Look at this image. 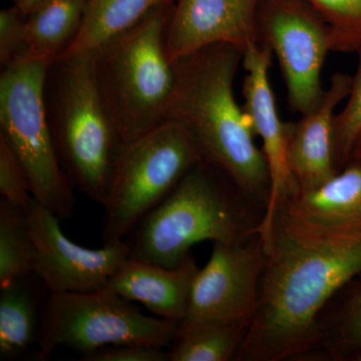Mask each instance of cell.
<instances>
[{
	"label": "cell",
	"instance_id": "cell-1",
	"mask_svg": "<svg viewBox=\"0 0 361 361\" xmlns=\"http://www.w3.org/2000/svg\"><path fill=\"white\" fill-rule=\"evenodd\" d=\"M257 310L235 361H297L316 320L344 285L361 273V231L303 242L271 232Z\"/></svg>",
	"mask_w": 361,
	"mask_h": 361
},
{
	"label": "cell",
	"instance_id": "cell-2",
	"mask_svg": "<svg viewBox=\"0 0 361 361\" xmlns=\"http://www.w3.org/2000/svg\"><path fill=\"white\" fill-rule=\"evenodd\" d=\"M242 61L243 52L237 47L216 44L175 61L166 120L184 125L204 159L266 211L271 192L269 168L254 141L250 120L234 94Z\"/></svg>",
	"mask_w": 361,
	"mask_h": 361
},
{
	"label": "cell",
	"instance_id": "cell-3",
	"mask_svg": "<svg viewBox=\"0 0 361 361\" xmlns=\"http://www.w3.org/2000/svg\"><path fill=\"white\" fill-rule=\"evenodd\" d=\"M265 208L203 159L137 224L126 241L130 258L176 267L203 241L234 243L259 231Z\"/></svg>",
	"mask_w": 361,
	"mask_h": 361
},
{
	"label": "cell",
	"instance_id": "cell-4",
	"mask_svg": "<svg viewBox=\"0 0 361 361\" xmlns=\"http://www.w3.org/2000/svg\"><path fill=\"white\" fill-rule=\"evenodd\" d=\"M44 102L59 161L71 184L106 205L125 142L97 92L90 54L51 63Z\"/></svg>",
	"mask_w": 361,
	"mask_h": 361
},
{
	"label": "cell",
	"instance_id": "cell-5",
	"mask_svg": "<svg viewBox=\"0 0 361 361\" xmlns=\"http://www.w3.org/2000/svg\"><path fill=\"white\" fill-rule=\"evenodd\" d=\"M173 7H157L90 54L97 92L125 145L166 121L174 85L165 47Z\"/></svg>",
	"mask_w": 361,
	"mask_h": 361
},
{
	"label": "cell",
	"instance_id": "cell-6",
	"mask_svg": "<svg viewBox=\"0 0 361 361\" xmlns=\"http://www.w3.org/2000/svg\"><path fill=\"white\" fill-rule=\"evenodd\" d=\"M51 63L20 61L0 75V139L25 168L33 200L68 220L75 205V188L59 161L44 102Z\"/></svg>",
	"mask_w": 361,
	"mask_h": 361
},
{
	"label": "cell",
	"instance_id": "cell-7",
	"mask_svg": "<svg viewBox=\"0 0 361 361\" xmlns=\"http://www.w3.org/2000/svg\"><path fill=\"white\" fill-rule=\"evenodd\" d=\"M203 159L193 135L177 121H164L126 144L104 206V243L127 239Z\"/></svg>",
	"mask_w": 361,
	"mask_h": 361
},
{
	"label": "cell",
	"instance_id": "cell-8",
	"mask_svg": "<svg viewBox=\"0 0 361 361\" xmlns=\"http://www.w3.org/2000/svg\"><path fill=\"white\" fill-rule=\"evenodd\" d=\"M179 323L148 316L111 289L49 294L44 304L37 358L49 360L56 348L82 355L118 344L169 348Z\"/></svg>",
	"mask_w": 361,
	"mask_h": 361
},
{
	"label": "cell",
	"instance_id": "cell-9",
	"mask_svg": "<svg viewBox=\"0 0 361 361\" xmlns=\"http://www.w3.org/2000/svg\"><path fill=\"white\" fill-rule=\"evenodd\" d=\"M257 26L261 42L279 61L289 109L308 113L324 92L322 68L334 51L329 25L306 0H259Z\"/></svg>",
	"mask_w": 361,
	"mask_h": 361
},
{
	"label": "cell",
	"instance_id": "cell-10",
	"mask_svg": "<svg viewBox=\"0 0 361 361\" xmlns=\"http://www.w3.org/2000/svg\"><path fill=\"white\" fill-rule=\"evenodd\" d=\"M267 260L259 231L234 243H213L208 262L195 278L185 319L250 326Z\"/></svg>",
	"mask_w": 361,
	"mask_h": 361
},
{
	"label": "cell",
	"instance_id": "cell-11",
	"mask_svg": "<svg viewBox=\"0 0 361 361\" xmlns=\"http://www.w3.org/2000/svg\"><path fill=\"white\" fill-rule=\"evenodd\" d=\"M28 227L35 245L33 274L49 294L80 293L106 288L130 258L126 240L104 243L102 248L78 245L66 237L61 219L33 200L27 210Z\"/></svg>",
	"mask_w": 361,
	"mask_h": 361
},
{
	"label": "cell",
	"instance_id": "cell-12",
	"mask_svg": "<svg viewBox=\"0 0 361 361\" xmlns=\"http://www.w3.org/2000/svg\"><path fill=\"white\" fill-rule=\"evenodd\" d=\"M361 231V163L348 165L322 186L296 192L275 209L263 237L271 232L296 241H322Z\"/></svg>",
	"mask_w": 361,
	"mask_h": 361
},
{
	"label": "cell",
	"instance_id": "cell-13",
	"mask_svg": "<svg viewBox=\"0 0 361 361\" xmlns=\"http://www.w3.org/2000/svg\"><path fill=\"white\" fill-rule=\"evenodd\" d=\"M259 0H176L165 33L169 61L216 44L246 52L262 44L257 26Z\"/></svg>",
	"mask_w": 361,
	"mask_h": 361
},
{
	"label": "cell",
	"instance_id": "cell-14",
	"mask_svg": "<svg viewBox=\"0 0 361 361\" xmlns=\"http://www.w3.org/2000/svg\"><path fill=\"white\" fill-rule=\"evenodd\" d=\"M273 52L261 44L244 52L242 65L246 75L243 82V110L250 120L254 134L262 139V151L269 168L271 192L260 229L269 223L276 207L298 192L287 161L289 125L278 114L274 92L269 80Z\"/></svg>",
	"mask_w": 361,
	"mask_h": 361
},
{
	"label": "cell",
	"instance_id": "cell-15",
	"mask_svg": "<svg viewBox=\"0 0 361 361\" xmlns=\"http://www.w3.org/2000/svg\"><path fill=\"white\" fill-rule=\"evenodd\" d=\"M353 75L334 73L329 87L314 109L297 122L288 123L287 161L298 192H310L337 174L332 151V130L337 106L346 99Z\"/></svg>",
	"mask_w": 361,
	"mask_h": 361
},
{
	"label": "cell",
	"instance_id": "cell-16",
	"mask_svg": "<svg viewBox=\"0 0 361 361\" xmlns=\"http://www.w3.org/2000/svg\"><path fill=\"white\" fill-rule=\"evenodd\" d=\"M199 269L192 253L173 268L130 257L106 288L132 302L141 303L158 317L180 322L186 318Z\"/></svg>",
	"mask_w": 361,
	"mask_h": 361
},
{
	"label": "cell",
	"instance_id": "cell-17",
	"mask_svg": "<svg viewBox=\"0 0 361 361\" xmlns=\"http://www.w3.org/2000/svg\"><path fill=\"white\" fill-rule=\"evenodd\" d=\"M299 361H361V273L323 307Z\"/></svg>",
	"mask_w": 361,
	"mask_h": 361
},
{
	"label": "cell",
	"instance_id": "cell-18",
	"mask_svg": "<svg viewBox=\"0 0 361 361\" xmlns=\"http://www.w3.org/2000/svg\"><path fill=\"white\" fill-rule=\"evenodd\" d=\"M176 0H85L77 37L59 59L92 54L116 35L127 32L157 7Z\"/></svg>",
	"mask_w": 361,
	"mask_h": 361
},
{
	"label": "cell",
	"instance_id": "cell-19",
	"mask_svg": "<svg viewBox=\"0 0 361 361\" xmlns=\"http://www.w3.org/2000/svg\"><path fill=\"white\" fill-rule=\"evenodd\" d=\"M85 0H44L26 16V49L21 61L52 63L77 37Z\"/></svg>",
	"mask_w": 361,
	"mask_h": 361
},
{
	"label": "cell",
	"instance_id": "cell-20",
	"mask_svg": "<svg viewBox=\"0 0 361 361\" xmlns=\"http://www.w3.org/2000/svg\"><path fill=\"white\" fill-rule=\"evenodd\" d=\"M32 275L0 288V360L20 357L39 339L44 306L40 308Z\"/></svg>",
	"mask_w": 361,
	"mask_h": 361
},
{
	"label": "cell",
	"instance_id": "cell-21",
	"mask_svg": "<svg viewBox=\"0 0 361 361\" xmlns=\"http://www.w3.org/2000/svg\"><path fill=\"white\" fill-rule=\"evenodd\" d=\"M248 329L246 323L182 320L169 346V361L234 360Z\"/></svg>",
	"mask_w": 361,
	"mask_h": 361
},
{
	"label": "cell",
	"instance_id": "cell-22",
	"mask_svg": "<svg viewBox=\"0 0 361 361\" xmlns=\"http://www.w3.org/2000/svg\"><path fill=\"white\" fill-rule=\"evenodd\" d=\"M26 210L0 200V288L33 274L35 245Z\"/></svg>",
	"mask_w": 361,
	"mask_h": 361
},
{
	"label": "cell",
	"instance_id": "cell-23",
	"mask_svg": "<svg viewBox=\"0 0 361 361\" xmlns=\"http://www.w3.org/2000/svg\"><path fill=\"white\" fill-rule=\"evenodd\" d=\"M326 21L332 32L334 51L361 49V0H306Z\"/></svg>",
	"mask_w": 361,
	"mask_h": 361
},
{
	"label": "cell",
	"instance_id": "cell-24",
	"mask_svg": "<svg viewBox=\"0 0 361 361\" xmlns=\"http://www.w3.org/2000/svg\"><path fill=\"white\" fill-rule=\"evenodd\" d=\"M357 56V68L350 92L343 109L334 116L332 151L337 172L348 165L353 145L361 133V49Z\"/></svg>",
	"mask_w": 361,
	"mask_h": 361
},
{
	"label": "cell",
	"instance_id": "cell-25",
	"mask_svg": "<svg viewBox=\"0 0 361 361\" xmlns=\"http://www.w3.org/2000/svg\"><path fill=\"white\" fill-rule=\"evenodd\" d=\"M0 197L11 205L27 209L33 201L32 186L25 168L0 139Z\"/></svg>",
	"mask_w": 361,
	"mask_h": 361
},
{
	"label": "cell",
	"instance_id": "cell-26",
	"mask_svg": "<svg viewBox=\"0 0 361 361\" xmlns=\"http://www.w3.org/2000/svg\"><path fill=\"white\" fill-rule=\"evenodd\" d=\"M26 16L16 6L0 11V66L2 70L23 59L26 49Z\"/></svg>",
	"mask_w": 361,
	"mask_h": 361
},
{
	"label": "cell",
	"instance_id": "cell-27",
	"mask_svg": "<svg viewBox=\"0 0 361 361\" xmlns=\"http://www.w3.org/2000/svg\"><path fill=\"white\" fill-rule=\"evenodd\" d=\"M84 361H169L168 351L146 344H118L82 355Z\"/></svg>",
	"mask_w": 361,
	"mask_h": 361
},
{
	"label": "cell",
	"instance_id": "cell-28",
	"mask_svg": "<svg viewBox=\"0 0 361 361\" xmlns=\"http://www.w3.org/2000/svg\"><path fill=\"white\" fill-rule=\"evenodd\" d=\"M44 1V0H13V6L18 7L25 16L32 13Z\"/></svg>",
	"mask_w": 361,
	"mask_h": 361
},
{
	"label": "cell",
	"instance_id": "cell-29",
	"mask_svg": "<svg viewBox=\"0 0 361 361\" xmlns=\"http://www.w3.org/2000/svg\"><path fill=\"white\" fill-rule=\"evenodd\" d=\"M360 161L361 163V133L353 145V151H351L350 160ZM349 163V161H348Z\"/></svg>",
	"mask_w": 361,
	"mask_h": 361
}]
</instances>
